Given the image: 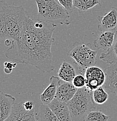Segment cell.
Returning a JSON list of instances; mask_svg holds the SVG:
<instances>
[{
    "instance_id": "6da1fadb",
    "label": "cell",
    "mask_w": 117,
    "mask_h": 121,
    "mask_svg": "<svg viewBox=\"0 0 117 121\" xmlns=\"http://www.w3.org/2000/svg\"><path fill=\"white\" fill-rule=\"evenodd\" d=\"M54 23L27 17L20 36L12 40L5 55L7 58L25 65H31L43 73L53 71L51 46Z\"/></svg>"
},
{
    "instance_id": "7a4b0ae2",
    "label": "cell",
    "mask_w": 117,
    "mask_h": 121,
    "mask_svg": "<svg viewBox=\"0 0 117 121\" xmlns=\"http://www.w3.org/2000/svg\"><path fill=\"white\" fill-rule=\"evenodd\" d=\"M29 17L23 6L8 4L0 0V39L16 40Z\"/></svg>"
},
{
    "instance_id": "3957f363",
    "label": "cell",
    "mask_w": 117,
    "mask_h": 121,
    "mask_svg": "<svg viewBox=\"0 0 117 121\" xmlns=\"http://www.w3.org/2000/svg\"><path fill=\"white\" fill-rule=\"evenodd\" d=\"M72 121H84L89 112L96 110L93 91L85 87L78 89L74 97L67 103Z\"/></svg>"
},
{
    "instance_id": "277c9868",
    "label": "cell",
    "mask_w": 117,
    "mask_h": 121,
    "mask_svg": "<svg viewBox=\"0 0 117 121\" xmlns=\"http://www.w3.org/2000/svg\"><path fill=\"white\" fill-rule=\"evenodd\" d=\"M38 9L37 19L60 24H70V14L57 0H35Z\"/></svg>"
},
{
    "instance_id": "5b68a950",
    "label": "cell",
    "mask_w": 117,
    "mask_h": 121,
    "mask_svg": "<svg viewBox=\"0 0 117 121\" xmlns=\"http://www.w3.org/2000/svg\"><path fill=\"white\" fill-rule=\"evenodd\" d=\"M97 52L93 50L90 43H75L68 53L74 60L81 74H85L87 68L94 66L97 62Z\"/></svg>"
},
{
    "instance_id": "8992f818",
    "label": "cell",
    "mask_w": 117,
    "mask_h": 121,
    "mask_svg": "<svg viewBox=\"0 0 117 121\" xmlns=\"http://www.w3.org/2000/svg\"><path fill=\"white\" fill-rule=\"evenodd\" d=\"M85 76L86 78L85 87L91 91L104 85L106 78L104 70L95 66L87 68Z\"/></svg>"
},
{
    "instance_id": "52a82bcc",
    "label": "cell",
    "mask_w": 117,
    "mask_h": 121,
    "mask_svg": "<svg viewBox=\"0 0 117 121\" xmlns=\"http://www.w3.org/2000/svg\"><path fill=\"white\" fill-rule=\"evenodd\" d=\"M117 28L114 30L100 31L94 41V45L96 48L107 52L114 44Z\"/></svg>"
},
{
    "instance_id": "ba28073f",
    "label": "cell",
    "mask_w": 117,
    "mask_h": 121,
    "mask_svg": "<svg viewBox=\"0 0 117 121\" xmlns=\"http://www.w3.org/2000/svg\"><path fill=\"white\" fill-rule=\"evenodd\" d=\"M23 102L15 103L11 114L5 121H38L35 116V109L27 111L24 108Z\"/></svg>"
},
{
    "instance_id": "9c48e42d",
    "label": "cell",
    "mask_w": 117,
    "mask_h": 121,
    "mask_svg": "<svg viewBox=\"0 0 117 121\" xmlns=\"http://www.w3.org/2000/svg\"><path fill=\"white\" fill-rule=\"evenodd\" d=\"M99 31L114 30L117 28V9L113 7L103 16H98Z\"/></svg>"
},
{
    "instance_id": "30bf717a",
    "label": "cell",
    "mask_w": 117,
    "mask_h": 121,
    "mask_svg": "<svg viewBox=\"0 0 117 121\" xmlns=\"http://www.w3.org/2000/svg\"><path fill=\"white\" fill-rule=\"evenodd\" d=\"M72 83L66 82L61 80L58 87L55 98L61 101L68 103L74 97L78 91Z\"/></svg>"
},
{
    "instance_id": "8fae6325",
    "label": "cell",
    "mask_w": 117,
    "mask_h": 121,
    "mask_svg": "<svg viewBox=\"0 0 117 121\" xmlns=\"http://www.w3.org/2000/svg\"><path fill=\"white\" fill-rule=\"evenodd\" d=\"M48 105L60 121H72L67 103L55 98Z\"/></svg>"
},
{
    "instance_id": "7c38bea8",
    "label": "cell",
    "mask_w": 117,
    "mask_h": 121,
    "mask_svg": "<svg viewBox=\"0 0 117 121\" xmlns=\"http://www.w3.org/2000/svg\"><path fill=\"white\" fill-rule=\"evenodd\" d=\"M60 81L61 79L59 77L52 76L50 78V84L40 95V99L43 104L48 105L55 99Z\"/></svg>"
},
{
    "instance_id": "4fadbf2b",
    "label": "cell",
    "mask_w": 117,
    "mask_h": 121,
    "mask_svg": "<svg viewBox=\"0 0 117 121\" xmlns=\"http://www.w3.org/2000/svg\"><path fill=\"white\" fill-rule=\"evenodd\" d=\"M15 98L0 90V121H5L11 114Z\"/></svg>"
},
{
    "instance_id": "5bb4252c",
    "label": "cell",
    "mask_w": 117,
    "mask_h": 121,
    "mask_svg": "<svg viewBox=\"0 0 117 121\" xmlns=\"http://www.w3.org/2000/svg\"><path fill=\"white\" fill-rule=\"evenodd\" d=\"M105 73V82L104 87L111 92L117 93V63L110 64L104 70Z\"/></svg>"
},
{
    "instance_id": "9a60e30c",
    "label": "cell",
    "mask_w": 117,
    "mask_h": 121,
    "mask_svg": "<svg viewBox=\"0 0 117 121\" xmlns=\"http://www.w3.org/2000/svg\"><path fill=\"white\" fill-rule=\"evenodd\" d=\"M58 75L61 80L72 83L76 76V72L72 65L66 60H64L60 65Z\"/></svg>"
},
{
    "instance_id": "2e32d148",
    "label": "cell",
    "mask_w": 117,
    "mask_h": 121,
    "mask_svg": "<svg viewBox=\"0 0 117 121\" xmlns=\"http://www.w3.org/2000/svg\"><path fill=\"white\" fill-rule=\"evenodd\" d=\"M36 119L38 121H60L48 105L43 104L40 105Z\"/></svg>"
},
{
    "instance_id": "e0dca14e",
    "label": "cell",
    "mask_w": 117,
    "mask_h": 121,
    "mask_svg": "<svg viewBox=\"0 0 117 121\" xmlns=\"http://www.w3.org/2000/svg\"><path fill=\"white\" fill-rule=\"evenodd\" d=\"M100 58L105 62L109 64L117 63V30L114 44L107 52H103Z\"/></svg>"
},
{
    "instance_id": "ac0fdd59",
    "label": "cell",
    "mask_w": 117,
    "mask_h": 121,
    "mask_svg": "<svg viewBox=\"0 0 117 121\" xmlns=\"http://www.w3.org/2000/svg\"><path fill=\"white\" fill-rule=\"evenodd\" d=\"M101 4V0H74V6L79 12L91 9L95 6Z\"/></svg>"
},
{
    "instance_id": "d6986e66",
    "label": "cell",
    "mask_w": 117,
    "mask_h": 121,
    "mask_svg": "<svg viewBox=\"0 0 117 121\" xmlns=\"http://www.w3.org/2000/svg\"><path fill=\"white\" fill-rule=\"evenodd\" d=\"M109 94L103 87L99 88L93 91V98L94 103L97 104H103L108 99Z\"/></svg>"
},
{
    "instance_id": "ffe728a7",
    "label": "cell",
    "mask_w": 117,
    "mask_h": 121,
    "mask_svg": "<svg viewBox=\"0 0 117 121\" xmlns=\"http://www.w3.org/2000/svg\"><path fill=\"white\" fill-rule=\"evenodd\" d=\"M109 118V116L100 111L94 110L89 113L84 121H108Z\"/></svg>"
},
{
    "instance_id": "44dd1931",
    "label": "cell",
    "mask_w": 117,
    "mask_h": 121,
    "mask_svg": "<svg viewBox=\"0 0 117 121\" xmlns=\"http://www.w3.org/2000/svg\"><path fill=\"white\" fill-rule=\"evenodd\" d=\"M72 83L77 89L83 88L86 86V78L82 74H79L75 76Z\"/></svg>"
},
{
    "instance_id": "7402d4cb",
    "label": "cell",
    "mask_w": 117,
    "mask_h": 121,
    "mask_svg": "<svg viewBox=\"0 0 117 121\" xmlns=\"http://www.w3.org/2000/svg\"><path fill=\"white\" fill-rule=\"evenodd\" d=\"M58 2L62 6L69 14L74 10V0H57Z\"/></svg>"
},
{
    "instance_id": "603a6c76",
    "label": "cell",
    "mask_w": 117,
    "mask_h": 121,
    "mask_svg": "<svg viewBox=\"0 0 117 121\" xmlns=\"http://www.w3.org/2000/svg\"><path fill=\"white\" fill-rule=\"evenodd\" d=\"M23 105L24 108L27 111H30L35 109V104L32 101L28 100L26 101L23 102Z\"/></svg>"
},
{
    "instance_id": "cb8c5ba5",
    "label": "cell",
    "mask_w": 117,
    "mask_h": 121,
    "mask_svg": "<svg viewBox=\"0 0 117 121\" xmlns=\"http://www.w3.org/2000/svg\"><path fill=\"white\" fill-rule=\"evenodd\" d=\"M5 68H9V69H13V68L16 67V63H12L11 62H5L4 64Z\"/></svg>"
},
{
    "instance_id": "d4e9b609",
    "label": "cell",
    "mask_w": 117,
    "mask_h": 121,
    "mask_svg": "<svg viewBox=\"0 0 117 121\" xmlns=\"http://www.w3.org/2000/svg\"><path fill=\"white\" fill-rule=\"evenodd\" d=\"M12 40L11 39H5V45L7 47H11L12 45Z\"/></svg>"
},
{
    "instance_id": "484cf974",
    "label": "cell",
    "mask_w": 117,
    "mask_h": 121,
    "mask_svg": "<svg viewBox=\"0 0 117 121\" xmlns=\"http://www.w3.org/2000/svg\"><path fill=\"white\" fill-rule=\"evenodd\" d=\"M12 70H13V69H9V68H5V67H4V72L6 74L11 73H12Z\"/></svg>"
},
{
    "instance_id": "4316f807",
    "label": "cell",
    "mask_w": 117,
    "mask_h": 121,
    "mask_svg": "<svg viewBox=\"0 0 117 121\" xmlns=\"http://www.w3.org/2000/svg\"><path fill=\"white\" fill-rule=\"evenodd\" d=\"M116 94H117V93H116Z\"/></svg>"
}]
</instances>
